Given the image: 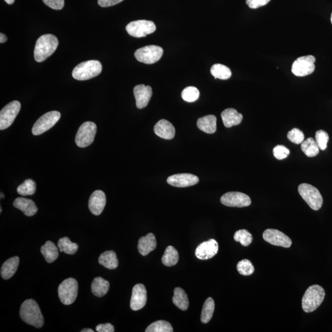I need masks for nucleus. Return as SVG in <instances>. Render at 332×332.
Here are the masks:
<instances>
[{"mask_svg":"<svg viewBox=\"0 0 332 332\" xmlns=\"http://www.w3.org/2000/svg\"><path fill=\"white\" fill-rule=\"evenodd\" d=\"M59 45L58 39L52 34L42 35L37 40L34 50V58L38 63H42L55 52Z\"/></svg>","mask_w":332,"mask_h":332,"instance_id":"f257e3e1","label":"nucleus"},{"mask_svg":"<svg viewBox=\"0 0 332 332\" xmlns=\"http://www.w3.org/2000/svg\"><path fill=\"white\" fill-rule=\"evenodd\" d=\"M20 316L24 322L36 328H41L44 325V317L41 310L34 299H27L22 304Z\"/></svg>","mask_w":332,"mask_h":332,"instance_id":"f03ea898","label":"nucleus"},{"mask_svg":"<svg viewBox=\"0 0 332 332\" xmlns=\"http://www.w3.org/2000/svg\"><path fill=\"white\" fill-rule=\"evenodd\" d=\"M325 295V290L321 286H310L305 291L302 298V308L303 311L307 313L314 311L322 304Z\"/></svg>","mask_w":332,"mask_h":332,"instance_id":"7ed1b4c3","label":"nucleus"},{"mask_svg":"<svg viewBox=\"0 0 332 332\" xmlns=\"http://www.w3.org/2000/svg\"><path fill=\"white\" fill-rule=\"evenodd\" d=\"M102 70V64L98 61L83 62L75 67L73 70L72 76L77 80H88L98 76Z\"/></svg>","mask_w":332,"mask_h":332,"instance_id":"20e7f679","label":"nucleus"},{"mask_svg":"<svg viewBox=\"0 0 332 332\" xmlns=\"http://www.w3.org/2000/svg\"><path fill=\"white\" fill-rule=\"evenodd\" d=\"M298 190L301 198L312 210H318L322 207V196L316 188L307 183H302L299 185Z\"/></svg>","mask_w":332,"mask_h":332,"instance_id":"39448f33","label":"nucleus"},{"mask_svg":"<svg viewBox=\"0 0 332 332\" xmlns=\"http://www.w3.org/2000/svg\"><path fill=\"white\" fill-rule=\"evenodd\" d=\"M78 284L76 279L69 278L64 280L58 288V294L61 301L64 304L70 305L77 299Z\"/></svg>","mask_w":332,"mask_h":332,"instance_id":"423d86ee","label":"nucleus"},{"mask_svg":"<svg viewBox=\"0 0 332 332\" xmlns=\"http://www.w3.org/2000/svg\"><path fill=\"white\" fill-rule=\"evenodd\" d=\"M97 133V126L95 123L87 121L81 125L75 137V143L78 147L85 148L94 142Z\"/></svg>","mask_w":332,"mask_h":332,"instance_id":"0eeeda50","label":"nucleus"},{"mask_svg":"<svg viewBox=\"0 0 332 332\" xmlns=\"http://www.w3.org/2000/svg\"><path fill=\"white\" fill-rule=\"evenodd\" d=\"M163 55V49L158 46L151 45L143 47L135 52V57L140 63L153 64L160 60Z\"/></svg>","mask_w":332,"mask_h":332,"instance_id":"6e6552de","label":"nucleus"},{"mask_svg":"<svg viewBox=\"0 0 332 332\" xmlns=\"http://www.w3.org/2000/svg\"><path fill=\"white\" fill-rule=\"evenodd\" d=\"M61 117V113L57 112V111H52V112L45 113L34 124L33 128H32V133L35 136H39L50 130L58 122Z\"/></svg>","mask_w":332,"mask_h":332,"instance_id":"1a4fd4ad","label":"nucleus"},{"mask_svg":"<svg viewBox=\"0 0 332 332\" xmlns=\"http://www.w3.org/2000/svg\"><path fill=\"white\" fill-rule=\"evenodd\" d=\"M126 31L131 36L142 38L153 34L156 30L153 22L147 20H139L131 22L127 25Z\"/></svg>","mask_w":332,"mask_h":332,"instance_id":"9d476101","label":"nucleus"},{"mask_svg":"<svg viewBox=\"0 0 332 332\" xmlns=\"http://www.w3.org/2000/svg\"><path fill=\"white\" fill-rule=\"evenodd\" d=\"M21 105L20 102L13 101L5 106L0 112V129L4 130L12 126L20 113Z\"/></svg>","mask_w":332,"mask_h":332,"instance_id":"9b49d317","label":"nucleus"},{"mask_svg":"<svg viewBox=\"0 0 332 332\" xmlns=\"http://www.w3.org/2000/svg\"><path fill=\"white\" fill-rule=\"evenodd\" d=\"M315 58L312 56L300 57L294 61L291 72L296 77H305L312 74L315 70Z\"/></svg>","mask_w":332,"mask_h":332,"instance_id":"f8f14e48","label":"nucleus"},{"mask_svg":"<svg viewBox=\"0 0 332 332\" xmlns=\"http://www.w3.org/2000/svg\"><path fill=\"white\" fill-rule=\"evenodd\" d=\"M221 203L228 207H244L249 206L251 199L247 194L241 192L226 193L220 199Z\"/></svg>","mask_w":332,"mask_h":332,"instance_id":"ddd939ff","label":"nucleus"},{"mask_svg":"<svg viewBox=\"0 0 332 332\" xmlns=\"http://www.w3.org/2000/svg\"><path fill=\"white\" fill-rule=\"evenodd\" d=\"M264 241L276 246L289 248L292 242L287 235L277 229H268L263 232Z\"/></svg>","mask_w":332,"mask_h":332,"instance_id":"4468645a","label":"nucleus"},{"mask_svg":"<svg viewBox=\"0 0 332 332\" xmlns=\"http://www.w3.org/2000/svg\"><path fill=\"white\" fill-rule=\"evenodd\" d=\"M147 301V292L145 287L141 284L134 285L132 288L130 306L133 311H138L145 306Z\"/></svg>","mask_w":332,"mask_h":332,"instance_id":"2eb2a0df","label":"nucleus"},{"mask_svg":"<svg viewBox=\"0 0 332 332\" xmlns=\"http://www.w3.org/2000/svg\"><path fill=\"white\" fill-rule=\"evenodd\" d=\"M218 251V244L215 239H210L199 244L196 248V257L200 260H209L214 257Z\"/></svg>","mask_w":332,"mask_h":332,"instance_id":"dca6fc26","label":"nucleus"},{"mask_svg":"<svg viewBox=\"0 0 332 332\" xmlns=\"http://www.w3.org/2000/svg\"><path fill=\"white\" fill-rule=\"evenodd\" d=\"M199 178L191 174H179L171 175L167 178V182L175 187L185 188L196 185Z\"/></svg>","mask_w":332,"mask_h":332,"instance_id":"f3484780","label":"nucleus"},{"mask_svg":"<svg viewBox=\"0 0 332 332\" xmlns=\"http://www.w3.org/2000/svg\"><path fill=\"white\" fill-rule=\"evenodd\" d=\"M134 94L136 101L137 107L139 109H144L147 106L152 98V89L150 86L137 85L135 86Z\"/></svg>","mask_w":332,"mask_h":332,"instance_id":"a211bd4d","label":"nucleus"},{"mask_svg":"<svg viewBox=\"0 0 332 332\" xmlns=\"http://www.w3.org/2000/svg\"><path fill=\"white\" fill-rule=\"evenodd\" d=\"M106 196L103 191L96 190L91 194L89 200V208L92 214L99 215L103 212L106 205Z\"/></svg>","mask_w":332,"mask_h":332,"instance_id":"6ab92c4d","label":"nucleus"},{"mask_svg":"<svg viewBox=\"0 0 332 332\" xmlns=\"http://www.w3.org/2000/svg\"><path fill=\"white\" fill-rule=\"evenodd\" d=\"M156 135L162 139L171 140L174 138L175 129L172 124L166 120H161L154 127Z\"/></svg>","mask_w":332,"mask_h":332,"instance_id":"aec40b11","label":"nucleus"},{"mask_svg":"<svg viewBox=\"0 0 332 332\" xmlns=\"http://www.w3.org/2000/svg\"><path fill=\"white\" fill-rule=\"evenodd\" d=\"M224 126L226 128H231L234 126L240 125L241 123L243 116L241 113L237 112L234 109H228L223 111L221 114Z\"/></svg>","mask_w":332,"mask_h":332,"instance_id":"412c9836","label":"nucleus"},{"mask_svg":"<svg viewBox=\"0 0 332 332\" xmlns=\"http://www.w3.org/2000/svg\"><path fill=\"white\" fill-rule=\"evenodd\" d=\"M13 206L21 210L28 217H32L37 214L38 207L34 201L31 199L18 198L13 202Z\"/></svg>","mask_w":332,"mask_h":332,"instance_id":"4be33fe9","label":"nucleus"},{"mask_svg":"<svg viewBox=\"0 0 332 332\" xmlns=\"http://www.w3.org/2000/svg\"><path fill=\"white\" fill-rule=\"evenodd\" d=\"M156 240L153 233H148L145 236L140 237L138 243L139 252L143 256H146L156 248Z\"/></svg>","mask_w":332,"mask_h":332,"instance_id":"5701e85b","label":"nucleus"},{"mask_svg":"<svg viewBox=\"0 0 332 332\" xmlns=\"http://www.w3.org/2000/svg\"><path fill=\"white\" fill-rule=\"evenodd\" d=\"M197 126L207 134H214L217 131V118L212 115L205 116L198 119Z\"/></svg>","mask_w":332,"mask_h":332,"instance_id":"b1692460","label":"nucleus"},{"mask_svg":"<svg viewBox=\"0 0 332 332\" xmlns=\"http://www.w3.org/2000/svg\"><path fill=\"white\" fill-rule=\"evenodd\" d=\"M20 264V258L18 256L8 259L3 264L1 269V275L3 279H9L14 276Z\"/></svg>","mask_w":332,"mask_h":332,"instance_id":"393cba45","label":"nucleus"},{"mask_svg":"<svg viewBox=\"0 0 332 332\" xmlns=\"http://www.w3.org/2000/svg\"><path fill=\"white\" fill-rule=\"evenodd\" d=\"M110 288V283L101 277H96L91 285L92 292L94 295L102 297L106 295Z\"/></svg>","mask_w":332,"mask_h":332,"instance_id":"a878e982","label":"nucleus"},{"mask_svg":"<svg viewBox=\"0 0 332 332\" xmlns=\"http://www.w3.org/2000/svg\"><path fill=\"white\" fill-rule=\"evenodd\" d=\"M99 263L107 269H115L118 266L117 254L114 251H106L100 255Z\"/></svg>","mask_w":332,"mask_h":332,"instance_id":"bb28decb","label":"nucleus"},{"mask_svg":"<svg viewBox=\"0 0 332 332\" xmlns=\"http://www.w3.org/2000/svg\"><path fill=\"white\" fill-rule=\"evenodd\" d=\"M41 252L46 261L51 263L57 260L59 256V249L55 243L48 241L41 248Z\"/></svg>","mask_w":332,"mask_h":332,"instance_id":"cd10ccee","label":"nucleus"},{"mask_svg":"<svg viewBox=\"0 0 332 332\" xmlns=\"http://www.w3.org/2000/svg\"><path fill=\"white\" fill-rule=\"evenodd\" d=\"M174 304L182 311L187 310L189 306V300L187 293L180 287L175 288L174 296L172 298Z\"/></svg>","mask_w":332,"mask_h":332,"instance_id":"c85d7f7f","label":"nucleus"},{"mask_svg":"<svg viewBox=\"0 0 332 332\" xmlns=\"http://www.w3.org/2000/svg\"><path fill=\"white\" fill-rule=\"evenodd\" d=\"M179 260V254L178 251L171 245L167 247L162 257V263L164 265L173 266L178 263Z\"/></svg>","mask_w":332,"mask_h":332,"instance_id":"c756f323","label":"nucleus"},{"mask_svg":"<svg viewBox=\"0 0 332 332\" xmlns=\"http://www.w3.org/2000/svg\"><path fill=\"white\" fill-rule=\"evenodd\" d=\"M301 148L302 152L307 157H314L319 153V148H318L316 142L311 137L307 139L302 143Z\"/></svg>","mask_w":332,"mask_h":332,"instance_id":"7c9ffc66","label":"nucleus"},{"mask_svg":"<svg viewBox=\"0 0 332 332\" xmlns=\"http://www.w3.org/2000/svg\"><path fill=\"white\" fill-rule=\"evenodd\" d=\"M210 73L215 79L226 80L231 77V72L228 67L220 64H216L211 67Z\"/></svg>","mask_w":332,"mask_h":332,"instance_id":"2f4dec72","label":"nucleus"},{"mask_svg":"<svg viewBox=\"0 0 332 332\" xmlns=\"http://www.w3.org/2000/svg\"><path fill=\"white\" fill-rule=\"evenodd\" d=\"M215 303L212 298H208L203 305L201 312V320L202 323H207L209 322L214 314Z\"/></svg>","mask_w":332,"mask_h":332,"instance_id":"473e14b6","label":"nucleus"},{"mask_svg":"<svg viewBox=\"0 0 332 332\" xmlns=\"http://www.w3.org/2000/svg\"><path fill=\"white\" fill-rule=\"evenodd\" d=\"M58 246L61 252L69 255L75 254L78 249V244L76 243L72 242L67 237H64L59 239Z\"/></svg>","mask_w":332,"mask_h":332,"instance_id":"72a5a7b5","label":"nucleus"},{"mask_svg":"<svg viewBox=\"0 0 332 332\" xmlns=\"http://www.w3.org/2000/svg\"><path fill=\"white\" fill-rule=\"evenodd\" d=\"M173 328L171 323L165 320H158L151 323L146 328V332H172Z\"/></svg>","mask_w":332,"mask_h":332,"instance_id":"f704fd0d","label":"nucleus"},{"mask_svg":"<svg viewBox=\"0 0 332 332\" xmlns=\"http://www.w3.org/2000/svg\"><path fill=\"white\" fill-rule=\"evenodd\" d=\"M37 190V185L33 180L28 179L22 183L17 188V191L21 196L32 195Z\"/></svg>","mask_w":332,"mask_h":332,"instance_id":"c9c22d12","label":"nucleus"},{"mask_svg":"<svg viewBox=\"0 0 332 332\" xmlns=\"http://www.w3.org/2000/svg\"><path fill=\"white\" fill-rule=\"evenodd\" d=\"M234 239L241 243L243 246L247 247L252 243L253 237L246 229H240L234 234Z\"/></svg>","mask_w":332,"mask_h":332,"instance_id":"e433bc0d","label":"nucleus"},{"mask_svg":"<svg viewBox=\"0 0 332 332\" xmlns=\"http://www.w3.org/2000/svg\"><path fill=\"white\" fill-rule=\"evenodd\" d=\"M237 271L242 276H250L254 272L255 268L252 262L249 260H242L237 264Z\"/></svg>","mask_w":332,"mask_h":332,"instance_id":"4c0bfd02","label":"nucleus"},{"mask_svg":"<svg viewBox=\"0 0 332 332\" xmlns=\"http://www.w3.org/2000/svg\"><path fill=\"white\" fill-rule=\"evenodd\" d=\"M200 93L199 90L193 86H189L183 90L182 97L185 101L187 102H194L199 99Z\"/></svg>","mask_w":332,"mask_h":332,"instance_id":"58836bf2","label":"nucleus"},{"mask_svg":"<svg viewBox=\"0 0 332 332\" xmlns=\"http://www.w3.org/2000/svg\"><path fill=\"white\" fill-rule=\"evenodd\" d=\"M315 142H316L318 148L320 150H325L327 147V143L329 140L328 134L326 132L319 130L315 133Z\"/></svg>","mask_w":332,"mask_h":332,"instance_id":"ea45409f","label":"nucleus"},{"mask_svg":"<svg viewBox=\"0 0 332 332\" xmlns=\"http://www.w3.org/2000/svg\"><path fill=\"white\" fill-rule=\"evenodd\" d=\"M287 138L295 144H301L304 140L303 132L298 128H293L288 132Z\"/></svg>","mask_w":332,"mask_h":332,"instance_id":"a19ab883","label":"nucleus"},{"mask_svg":"<svg viewBox=\"0 0 332 332\" xmlns=\"http://www.w3.org/2000/svg\"><path fill=\"white\" fill-rule=\"evenodd\" d=\"M273 155L278 160H282L290 155V150L285 146L277 145L274 148Z\"/></svg>","mask_w":332,"mask_h":332,"instance_id":"79ce46f5","label":"nucleus"},{"mask_svg":"<svg viewBox=\"0 0 332 332\" xmlns=\"http://www.w3.org/2000/svg\"><path fill=\"white\" fill-rule=\"evenodd\" d=\"M45 5L53 10H60L64 7V0H43Z\"/></svg>","mask_w":332,"mask_h":332,"instance_id":"37998d69","label":"nucleus"},{"mask_svg":"<svg viewBox=\"0 0 332 332\" xmlns=\"http://www.w3.org/2000/svg\"><path fill=\"white\" fill-rule=\"evenodd\" d=\"M271 0H246V4L252 9H256L264 6L268 4Z\"/></svg>","mask_w":332,"mask_h":332,"instance_id":"c03bdc74","label":"nucleus"},{"mask_svg":"<svg viewBox=\"0 0 332 332\" xmlns=\"http://www.w3.org/2000/svg\"><path fill=\"white\" fill-rule=\"evenodd\" d=\"M96 331L99 332H113L115 331V328L111 323H104V324L97 325Z\"/></svg>","mask_w":332,"mask_h":332,"instance_id":"a18cd8bd","label":"nucleus"},{"mask_svg":"<svg viewBox=\"0 0 332 332\" xmlns=\"http://www.w3.org/2000/svg\"><path fill=\"white\" fill-rule=\"evenodd\" d=\"M123 1V0H98V4L101 7L106 8L114 6Z\"/></svg>","mask_w":332,"mask_h":332,"instance_id":"49530a36","label":"nucleus"},{"mask_svg":"<svg viewBox=\"0 0 332 332\" xmlns=\"http://www.w3.org/2000/svg\"><path fill=\"white\" fill-rule=\"evenodd\" d=\"M8 40V38L5 34L1 33L0 34V43H4L6 42Z\"/></svg>","mask_w":332,"mask_h":332,"instance_id":"de8ad7c7","label":"nucleus"},{"mask_svg":"<svg viewBox=\"0 0 332 332\" xmlns=\"http://www.w3.org/2000/svg\"><path fill=\"white\" fill-rule=\"evenodd\" d=\"M82 332H94V331L93 330H92L91 328H85L83 329L82 331Z\"/></svg>","mask_w":332,"mask_h":332,"instance_id":"09e8293b","label":"nucleus"},{"mask_svg":"<svg viewBox=\"0 0 332 332\" xmlns=\"http://www.w3.org/2000/svg\"><path fill=\"white\" fill-rule=\"evenodd\" d=\"M5 2L7 3L8 4L12 5L14 4L15 0H5Z\"/></svg>","mask_w":332,"mask_h":332,"instance_id":"8fccbe9b","label":"nucleus"},{"mask_svg":"<svg viewBox=\"0 0 332 332\" xmlns=\"http://www.w3.org/2000/svg\"><path fill=\"white\" fill-rule=\"evenodd\" d=\"M5 196L4 193L1 192V199H4Z\"/></svg>","mask_w":332,"mask_h":332,"instance_id":"3c124183","label":"nucleus"},{"mask_svg":"<svg viewBox=\"0 0 332 332\" xmlns=\"http://www.w3.org/2000/svg\"><path fill=\"white\" fill-rule=\"evenodd\" d=\"M2 208L1 207H0V213H2Z\"/></svg>","mask_w":332,"mask_h":332,"instance_id":"603ef678","label":"nucleus"},{"mask_svg":"<svg viewBox=\"0 0 332 332\" xmlns=\"http://www.w3.org/2000/svg\"><path fill=\"white\" fill-rule=\"evenodd\" d=\"M331 24H332V14L331 15Z\"/></svg>","mask_w":332,"mask_h":332,"instance_id":"864d4df0","label":"nucleus"}]
</instances>
